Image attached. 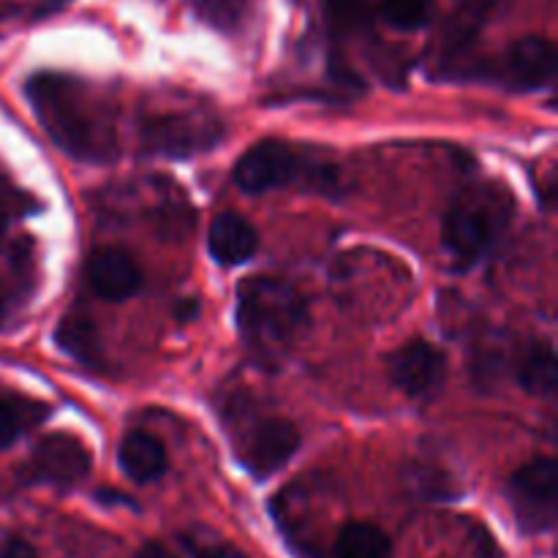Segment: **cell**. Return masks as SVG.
I'll list each match as a JSON object with an SVG mask.
<instances>
[{"label":"cell","mask_w":558,"mask_h":558,"mask_svg":"<svg viewBox=\"0 0 558 558\" xmlns=\"http://www.w3.org/2000/svg\"><path fill=\"white\" fill-rule=\"evenodd\" d=\"M33 112L58 147L82 161H101L114 150V134L104 109L76 80L36 74L27 82Z\"/></svg>","instance_id":"6da1fadb"},{"label":"cell","mask_w":558,"mask_h":558,"mask_svg":"<svg viewBox=\"0 0 558 558\" xmlns=\"http://www.w3.org/2000/svg\"><path fill=\"white\" fill-rule=\"evenodd\" d=\"M305 322V303L292 283L256 276L238 292V327L245 343L262 354L287 347Z\"/></svg>","instance_id":"7a4b0ae2"},{"label":"cell","mask_w":558,"mask_h":558,"mask_svg":"<svg viewBox=\"0 0 558 558\" xmlns=\"http://www.w3.org/2000/svg\"><path fill=\"white\" fill-rule=\"evenodd\" d=\"M507 499L526 532H550L558 512V469L554 458H537L512 474Z\"/></svg>","instance_id":"3957f363"},{"label":"cell","mask_w":558,"mask_h":558,"mask_svg":"<svg viewBox=\"0 0 558 558\" xmlns=\"http://www.w3.org/2000/svg\"><path fill=\"white\" fill-rule=\"evenodd\" d=\"M87 472H90L87 447L71 434H52L38 441L31 461L22 469V477L36 485L71 488V485L82 483Z\"/></svg>","instance_id":"277c9868"},{"label":"cell","mask_w":558,"mask_h":558,"mask_svg":"<svg viewBox=\"0 0 558 558\" xmlns=\"http://www.w3.org/2000/svg\"><path fill=\"white\" fill-rule=\"evenodd\" d=\"M390 381L414 401H430L441 392L447 376L445 354L428 341L403 343L387 360Z\"/></svg>","instance_id":"5b68a950"},{"label":"cell","mask_w":558,"mask_h":558,"mask_svg":"<svg viewBox=\"0 0 558 558\" xmlns=\"http://www.w3.org/2000/svg\"><path fill=\"white\" fill-rule=\"evenodd\" d=\"M303 174V161L283 142L265 140L251 147L234 167V183L245 194H265L294 183Z\"/></svg>","instance_id":"8992f818"},{"label":"cell","mask_w":558,"mask_h":558,"mask_svg":"<svg viewBox=\"0 0 558 558\" xmlns=\"http://www.w3.org/2000/svg\"><path fill=\"white\" fill-rule=\"evenodd\" d=\"M145 145L163 156H189V153L207 150L221 140V125L216 120L196 118L185 112H167L150 118L142 125Z\"/></svg>","instance_id":"52a82bcc"},{"label":"cell","mask_w":558,"mask_h":558,"mask_svg":"<svg viewBox=\"0 0 558 558\" xmlns=\"http://www.w3.org/2000/svg\"><path fill=\"white\" fill-rule=\"evenodd\" d=\"M300 450V430L289 420H262L243 445V463L256 480H267L287 466Z\"/></svg>","instance_id":"ba28073f"},{"label":"cell","mask_w":558,"mask_h":558,"mask_svg":"<svg viewBox=\"0 0 558 558\" xmlns=\"http://www.w3.org/2000/svg\"><path fill=\"white\" fill-rule=\"evenodd\" d=\"M496 238V227L483 207L472 202H458L445 216V229H441V243L450 251L452 259L472 265L485 251L490 248Z\"/></svg>","instance_id":"9c48e42d"},{"label":"cell","mask_w":558,"mask_h":558,"mask_svg":"<svg viewBox=\"0 0 558 558\" xmlns=\"http://www.w3.org/2000/svg\"><path fill=\"white\" fill-rule=\"evenodd\" d=\"M556 49L548 38L526 36L512 44L499 63V76L512 90H537L554 80Z\"/></svg>","instance_id":"30bf717a"},{"label":"cell","mask_w":558,"mask_h":558,"mask_svg":"<svg viewBox=\"0 0 558 558\" xmlns=\"http://www.w3.org/2000/svg\"><path fill=\"white\" fill-rule=\"evenodd\" d=\"M87 281L101 300L120 303L140 292L142 270L134 256L123 248H101L87 265Z\"/></svg>","instance_id":"8fae6325"},{"label":"cell","mask_w":558,"mask_h":558,"mask_svg":"<svg viewBox=\"0 0 558 558\" xmlns=\"http://www.w3.org/2000/svg\"><path fill=\"white\" fill-rule=\"evenodd\" d=\"M207 248H210V256L218 265H245L259 248V234L238 213H221L213 221L210 234H207Z\"/></svg>","instance_id":"7c38bea8"},{"label":"cell","mask_w":558,"mask_h":558,"mask_svg":"<svg viewBox=\"0 0 558 558\" xmlns=\"http://www.w3.org/2000/svg\"><path fill=\"white\" fill-rule=\"evenodd\" d=\"M118 463L134 483H156L169 466L163 445L153 434H145V430H131L120 441Z\"/></svg>","instance_id":"4fadbf2b"},{"label":"cell","mask_w":558,"mask_h":558,"mask_svg":"<svg viewBox=\"0 0 558 558\" xmlns=\"http://www.w3.org/2000/svg\"><path fill=\"white\" fill-rule=\"evenodd\" d=\"M49 417V407L20 392L0 390V450L20 441L27 430L41 425Z\"/></svg>","instance_id":"5bb4252c"},{"label":"cell","mask_w":558,"mask_h":558,"mask_svg":"<svg viewBox=\"0 0 558 558\" xmlns=\"http://www.w3.org/2000/svg\"><path fill=\"white\" fill-rule=\"evenodd\" d=\"M332 554L336 558H390V537L374 523H347Z\"/></svg>","instance_id":"9a60e30c"},{"label":"cell","mask_w":558,"mask_h":558,"mask_svg":"<svg viewBox=\"0 0 558 558\" xmlns=\"http://www.w3.org/2000/svg\"><path fill=\"white\" fill-rule=\"evenodd\" d=\"M518 381L526 392L548 398L556 392V354L550 347H537L523 357L518 368Z\"/></svg>","instance_id":"2e32d148"},{"label":"cell","mask_w":558,"mask_h":558,"mask_svg":"<svg viewBox=\"0 0 558 558\" xmlns=\"http://www.w3.org/2000/svg\"><path fill=\"white\" fill-rule=\"evenodd\" d=\"M202 22L221 33H234L248 22L254 0H185Z\"/></svg>","instance_id":"e0dca14e"},{"label":"cell","mask_w":558,"mask_h":558,"mask_svg":"<svg viewBox=\"0 0 558 558\" xmlns=\"http://www.w3.org/2000/svg\"><path fill=\"white\" fill-rule=\"evenodd\" d=\"M434 0H385L381 20L396 31H420L430 20Z\"/></svg>","instance_id":"ac0fdd59"},{"label":"cell","mask_w":558,"mask_h":558,"mask_svg":"<svg viewBox=\"0 0 558 558\" xmlns=\"http://www.w3.org/2000/svg\"><path fill=\"white\" fill-rule=\"evenodd\" d=\"M58 343L65 349V352L74 354L76 360H85V363H90L93 349H96V343H93L90 325H87L85 319H74V316H69V319L60 325Z\"/></svg>","instance_id":"d6986e66"},{"label":"cell","mask_w":558,"mask_h":558,"mask_svg":"<svg viewBox=\"0 0 558 558\" xmlns=\"http://www.w3.org/2000/svg\"><path fill=\"white\" fill-rule=\"evenodd\" d=\"M496 0H461V9H458V22H456V36L461 41H466L474 31H477L480 22L485 20L490 9H494Z\"/></svg>","instance_id":"ffe728a7"},{"label":"cell","mask_w":558,"mask_h":558,"mask_svg":"<svg viewBox=\"0 0 558 558\" xmlns=\"http://www.w3.org/2000/svg\"><path fill=\"white\" fill-rule=\"evenodd\" d=\"M0 558H38L36 550L22 539H5L0 543Z\"/></svg>","instance_id":"44dd1931"},{"label":"cell","mask_w":558,"mask_h":558,"mask_svg":"<svg viewBox=\"0 0 558 558\" xmlns=\"http://www.w3.org/2000/svg\"><path fill=\"white\" fill-rule=\"evenodd\" d=\"M332 11L341 22H357L363 16V0H336Z\"/></svg>","instance_id":"7402d4cb"},{"label":"cell","mask_w":558,"mask_h":558,"mask_svg":"<svg viewBox=\"0 0 558 558\" xmlns=\"http://www.w3.org/2000/svg\"><path fill=\"white\" fill-rule=\"evenodd\" d=\"M136 558H174V556H172V550H167L163 545L147 543L145 548L140 550V556H136Z\"/></svg>","instance_id":"603a6c76"},{"label":"cell","mask_w":558,"mask_h":558,"mask_svg":"<svg viewBox=\"0 0 558 558\" xmlns=\"http://www.w3.org/2000/svg\"><path fill=\"white\" fill-rule=\"evenodd\" d=\"M69 3H71V0H47V3H44V9H41V14H52V11L65 9Z\"/></svg>","instance_id":"cb8c5ba5"},{"label":"cell","mask_w":558,"mask_h":558,"mask_svg":"<svg viewBox=\"0 0 558 558\" xmlns=\"http://www.w3.org/2000/svg\"><path fill=\"white\" fill-rule=\"evenodd\" d=\"M210 558H245V556L238 554V550H218V554H213Z\"/></svg>","instance_id":"d4e9b609"},{"label":"cell","mask_w":558,"mask_h":558,"mask_svg":"<svg viewBox=\"0 0 558 558\" xmlns=\"http://www.w3.org/2000/svg\"><path fill=\"white\" fill-rule=\"evenodd\" d=\"M3 185H0V223L5 221V202H3Z\"/></svg>","instance_id":"484cf974"}]
</instances>
